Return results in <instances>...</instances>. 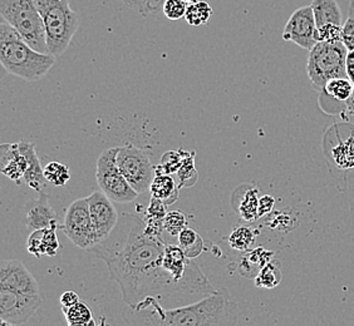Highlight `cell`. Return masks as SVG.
<instances>
[{"label": "cell", "instance_id": "1", "mask_svg": "<svg viewBox=\"0 0 354 326\" xmlns=\"http://www.w3.org/2000/svg\"><path fill=\"white\" fill-rule=\"evenodd\" d=\"M166 245L162 238L147 232L143 218L122 213L109 236L87 251L106 262L126 305H137L150 296L184 292L165 270Z\"/></svg>", "mask_w": 354, "mask_h": 326}, {"label": "cell", "instance_id": "2", "mask_svg": "<svg viewBox=\"0 0 354 326\" xmlns=\"http://www.w3.org/2000/svg\"><path fill=\"white\" fill-rule=\"evenodd\" d=\"M239 316L240 309L224 287L185 307L164 309L150 296L122 310L123 320L130 325L232 326L238 324Z\"/></svg>", "mask_w": 354, "mask_h": 326}, {"label": "cell", "instance_id": "3", "mask_svg": "<svg viewBox=\"0 0 354 326\" xmlns=\"http://www.w3.org/2000/svg\"><path fill=\"white\" fill-rule=\"evenodd\" d=\"M0 61L9 75L28 82L39 81L53 68L55 55L30 47L8 21L0 23Z\"/></svg>", "mask_w": 354, "mask_h": 326}, {"label": "cell", "instance_id": "4", "mask_svg": "<svg viewBox=\"0 0 354 326\" xmlns=\"http://www.w3.org/2000/svg\"><path fill=\"white\" fill-rule=\"evenodd\" d=\"M46 27L49 55H63L80 28V15L69 7V0H35Z\"/></svg>", "mask_w": 354, "mask_h": 326}, {"label": "cell", "instance_id": "5", "mask_svg": "<svg viewBox=\"0 0 354 326\" xmlns=\"http://www.w3.org/2000/svg\"><path fill=\"white\" fill-rule=\"evenodd\" d=\"M0 14L30 47L49 55L44 21L35 0H0Z\"/></svg>", "mask_w": 354, "mask_h": 326}, {"label": "cell", "instance_id": "6", "mask_svg": "<svg viewBox=\"0 0 354 326\" xmlns=\"http://www.w3.org/2000/svg\"><path fill=\"white\" fill-rule=\"evenodd\" d=\"M348 49L338 41H318L308 57L307 73L314 88L323 90L334 78H348L346 59Z\"/></svg>", "mask_w": 354, "mask_h": 326}, {"label": "cell", "instance_id": "7", "mask_svg": "<svg viewBox=\"0 0 354 326\" xmlns=\"http://www.w3.org/2000/svg\"><path fill=\"white\" fill-rule=\"evenodd\" d=\"M118 150L120 147H109L98 157L95 180L100 189L112 201L118 204H130L140 196V193L131 186L117 166Z\"/></svg>", "mask_w": 354, "mask_h": 326}, {"label": "cell", "instance_id": "8", "mask_svg": "<svg viewBox=\"0 0 354 326\" xmlns=\"http://www.w3.org/2000/svg\"><path fill=\"white\" fill-rule=\"evenodd\" d=\"M116 162L123 176L140 195L150 191L156 170L151 162L150 153L146 147H136L133 144L121 146L117 153Z\"/></svg>", "mask_w": 354, "mask_h": 326}, {"label": "cell", "instance_id": "9", "mask_svg": "<svg viewBox=\"0 0 354 326\" xmlns=\"http://www.w3.org/2000/svg\"><path fill=\"white\" fill-rule=\"evenodd\" d=\"M62 230L80 249L88 250L89 247H92L97 242L95 229L89 213L88 196L78 198L69 204L64 213Z\"/></svg>", "mask_w": 354, "mask_h": 326}, {"label": "cell", "instance_id": "10", "mask_svg": "<svg viewBox=\"0 0 354 326\" xmlns=\"http://www.w3.org/2000/svg\"><path fill=\"white\" fill-rule=\"evenodd\" d=\"M41 295H32L0 287L1 325H21L30 319L41 306Z\"/></svg>", "mask_w": 354, "mask_h": 326}, {"label": "cell", "instance_id": "11", "mask_svg": "<svg viewBox=\"0 0 354 326\" xmlns=\"http://www.w3.org/2000/svg\"><path fill=\"white\" fill-rule=\"evenodd\" d=\"M283 39L293 41L298 47L307 50L313 49L318 39L312 7L299 8L290 15L283 30Z\"/></svg>", "mask_w": 354, "mask_h": 326}, {"label": "cell", "instance_id": "12", "mask_svg": "<svg viewBox=\"0 0 354 326\" xmlns=\"http://www.w3.org/2000/svg\"><path fill=\"white\" fill-rule=\"evenodd\" d=\"M88 204L89 213L95 229V241L100 242L103 238H107L116 227L120 215L112 204V200L102 190L92 192L88 196Z\"/></svg>", "mask_w": 354, "mask_h": 326}, {"label": "cell", "instance_id": "13", "mask_svg": "<svg viewBox=\"0 0 354 326\" xmlns=\"http://www.w3.org/2000/svg\"><path fill=\"white\" fill-rule=\"evenodd\" d=\"M0 287L14 291L41 295L39 284L21 260L9 258L0 264Z\"/></svg>", "mask_w": 354, "mask_h": 326}, {"label": "cell", "instance_id": "14", "mask_svg": "<svg viewBox=\"0 0 354 326\" xmlns=\"http://www.w3.org/2000/svg\"><path fill=\"white\" fill-rule=\"evenodd\" d=\"M24 220L28 229L35 231L46 229L58 221L57 213L49 204V200L44 192H39V198L28 201L24 206Z\"/></svg>", "mask_w": 354, "mask_h": 326}, {"label": "cell", "instance_id": "15", "mask_svg": "<svg viewBox=\"0 0 354 326\" xmlns=\"http://www.w3.org/2000/svg\"><path fill=\"white\" fill-rule=\"evenodd\" d=\"M28 169L27 157L19 150V143H3L0 146V171L19 184Z\"/></svg>", "mask_w": 354, "mask_h": 326}, {"label": "cell", "instance_id": "16", "mask_svg": "<svg viewBox=\"0 0 354 326\" xmlns=\"http://www.w3.org/2000/svg\"><path fill=\"white\" fill-rule=\"evenodd\" d=\"M19 150L24 156L27 157L28 169L24 173L23 180L26 181L28 187L37 192H41L44 186V169H41V160L37 155L35 144L29 142H19Z\"/></svg>", "mask_w": 354, "mask_h": 326}, {"label": "cell", "instance_id": "17", "mask_svg": "<svg viewBox=\"0 0 354 326\" xmlns=\"http://www.w3.org/2000/svg\"><path fill=\"white\" fill-rule=\"evenodd\" d=\"M274 258V252L264 247H257L246 252L238 266V271L246 279H255L264 266Z\"/></svg>", "mask_w": 354, "mask_h": 326}, {"label": "cell", "instance_id": "18", "mask_svg": "<svg viewBox=\"0 0 354 326\" xmlns=\"http://www.w3.org/2000/svg\"><path fill=\"white\" fill-rule=\"evenodd\" d=\"M310 7L313 9L317 28L324 24L343 26V14L337 0H313Z\"/></svg>", "mask_w": 354, "mask_h": 326}, {"label": "cell", "instance_id": "19", "mask_svg": "<svg viewBox=\"0 0 354 326\" xmlns=\"http://www.w3.org/2000/svg\"><path fill=\"white\" fill-rule=\"evenodd\" d=\"M180 190L171 175H156L150 186L151 196L162 201L166 206L176 202Z\"/></svg>", "mask_w": 354, "mask_h": 326}, {"label": "cell", "instance_id": "20", "mask_svg": "<svg viewBox=\"0 0 354 326\" xmlns=\"http://www.w3.org/2000/svg\"><path fill=\"white\" fill-rule=\"evenodd\" d=\"M259 190L255 187H248L238 202H232L239 216L246 222H254L259 218Z\"/></svg>", "mask_w": 354, "mask_h": 326}, {"label": "cell", "instance_id": "21", "mask_svg": "<svg viewBox=\"0 0 354 326\" xmlns=\"http://www.w3.org/2000/svg\"><path fill=\"white\" fill-rule=\"evenodd\" d=\"M177 238L178 245L181 246L187 258H196L204 252V238L194 229L185 227Z\"/></svg>", "mask_w": 354, "mask_h": 326}, {"label": "cell", "instance_id": "22", "mask_svg": "<svg viewBox=\"0 0 354 326\" xmlns=\"http://www.w3.org/2000/svg\"><path fill=\"white\" fill-rule=\"evenodd\" d=\"M354 84L348 78H334L326 84L322 95L335 102L346 103L353 92Z\"/></svg>", "mask_w": 354, "mask_h": 326}, {"label": "cell", "instance_id": "23", "mask_svg": "<svg viewBox=\"0 0 354 326\" xmlns=\"http://www.w3.org/2000/svg\"><path fill=\"white\" fill-rule=\"evenodd\" d=\"M62 313L64 314V318L69 326H89L95 324L91 307L83 301L77 303L68 309H63Z\"/></svg>", "mask_w": 354, "mask_h": 326}, {"label": "cell", "instance_id": "24", "mask_svg": "<svg viewBox=\"0 0 354 326\" xmlns=\"http://www.w3.org/2000/svg\"><path fill=\"white\" fill-rule=\"evenodd\" d=\"M283 280V274H281V267H280L279 261L272 258L270 262H268L257 278L254 279L257 287H264V289H274L279 285Z\"/></svg>", "mask_w": 354, "mask_h": 326}, {"label": "cell", "instance_id": "25", "mask_svg": "<svg viewBox=\"0 0 354 326\" xmlns=\"http://www.w3.org/2000/svg\"><path fill=\"white\" fill-rule=\"evenodd\" d=\"M180 152L183 155V164H181V169L177 172L180 178L178 186L180 189L192 187L198 180V170L195 167V152H186L184 150Z\"/></svg>", "mask_w": 354, "mask_h": 326}, {"label": "cell", "instance_id": "26", "mask_svg": "<svg viewBox=\"0 0 354 326\" xmlns=\"http://www.w3.org/2000/svg\"><path fill=\"white\" fill-rule=\"evenodd\" d=\"M332 158L337 167L352 169L354 167V137H349L344 142H339L332 147Z\"/></svg>", "mask_w": 354, "mask_h": 326}, {"label": "cell", "instance_id": "27", "mask_svg": "<svg viewBox=\"0 0 354 326\" xmlns=\"http://www.w3.org/2000/svg\"><path fill=\"white\" fill-rule=\"evenodd\" d=\"M214 14L212 6L206 1H196L194 4H189L185 19L189 26L192 27H201L205 26Z\"/></svg>", "mask_w": 354, "mask_h": 326}, {"label": "cell", "instance_id": "28", "mask_svg": "<svg viewBox=\"0 0 354 326\" xmlns=\"http://www.w3.org/2000/svg\"><path fill=\"white\" fill-rule=\"evenodd\" d=\"M257 233L249 226H239L229 236V244L236 251L245 252L255 244Z\"/></svg>", "mask_w": 354, "mask_h": 326}, {"label": "cell", "instance_id": "29", "mask_svg": "<svg viewBox=\"0 0 354 326\" xmlns=\"http://www.w3.org/2000/svg\"><path fill=\"white\" fill-rule=\"evenodd\" d=\"M44 177L49 184L57 187H64L71 180V171L67 164L59 162H49L44 167Z\"/></svg>", "mask_w": 354, "mask_h": 326}, {"label": "cell", "instance_id": "30", "mask_svg": "<svg viewBox=\"0 0 354 326\" xmlns=\"http://www.w3.org/2000/svg\"><path fill=\"white\" fill-rule=\"evenodd\" d=\"M183 164V155L180 151H167L161 156L158 166H155L156 175H174L177 173Z\"/></svg>", "mask_w": 354, "mask_h": 326}, {"label": "cell", "instance_id": "31", "mask_svg": "<svg viewBox=\"0 0 354 326\" xmlns=\"http://www.w3.org/2000/svg\"><path fill=\"white\" fill-rule=\"evenodd\" d=\"M58 221H55L53 224H50L49 227L43 229V251H44V256H49L53 258L57 255V252L61 247L59 240L57 236V230H58Z\"/></svg>", "mask_w": 354, "mask_h": 326}, {"label": "cell", "instance_id": "32", "mask_svg": "<svg viewBox=\"0 0 354 326\" xmlns=\"http://www.w3.org/2000/svg\"><path fill=\"white\" fill-rule=\"evenodd\" d=\"M165 231L169 232L171 236H178L180 232L187 227V220L183 212L171 211L167 212L164 220Z\"/></svg>", "mask_w": 354, "mask_h": 326}, {"label": "cell", "instance_id": "33", "mask_svg": "<svg viewBox=\"0 0 354 326\" xmlns=\"http://www.w3.org/2000/svg\"><path fill=\"white\" fill-rule=\"evenodd\" d=\"M127 7L132 8L141 15H150L156 13L162 7L165 0H122Z\"/></svg>", "mask_w": 354, "mask_h": 326}, {"label": "cell", "instance_id": "34", "mask_svg": "<svg viewBox=\"0 0 354 326\" xmlns=\"http://www.w3.org/2000/svg\"><path fill=\"white\" fill-rule=\"evenodd\" d=\"M189 4L185 0H165L162 4V12L165 17L170 21H178L185 18Z\"/></svg>", "mask_w": 354, "mask_h": 326}, {"label": "cell", "instance_id": "35", "mask_svg": "<svg viewBox=\"0 0 354 326\" xmlns=\"http://www.w3.org/2000/svg\"><path fill=\"white\" fill-rule=\"evenodd\" d=\"M317 39L318 41H342V26L324 24L317 28Z\"/></svg>", "mask_w": 354, "mask_h": 326}, {"label": "cell", "instance_id": "36", "mask_svg": "<svg viewBox=\"0 0 354 326\" xmlns=\"http://www.w3.org/2000/svg\"><path fill=\"white\" fill-rule=\"evenodd\" d=\"M27 250L35 258H41L44 256L43 251V229L35 230L29 235L27 240Z\"/></svg>", "mask_w": 354, "mask_h": 326}, {"label": "cell", "instance_id": "37", "mask_svg": "<svg viewBox=\"0 0 354 326\" xmlns=\"http://www.w3.org/2000/svg\"><path fill=\"white\" fill-rule=\"evenodd\" d=\"M166 204L157 200L155 198H151L150 204L146 211V218L147 220H165V216L167 215L166 211Z\"/></svg>", "mask_w": 354, "mask_h": 326}, {"label": "cell", "instance_id": "38", "mask_svg": "<svg viewBox=\"0 0 354 326\" xmlns=\"http://www.w3.org/2000/svg\"><path fill=\"white\" fill-rule=\"evenodd\" d=\"M342 43L346 46L348 52L354 50V17L351 15L342 26Z\"/></svg>", "mask_w": 354, "mask_h": 326}, {"label": "cell", "instance_id": "39", "mask_svg": "<svg viewBox=\"0 0 354 326\" xmlns=\"http://www.w3.org/2000/svg\"><path fill=\"white\" fill-rule=\"evenodd\" d=\"M275 204V198L270 195H264L259 198V218H264L272 212Z\"/></svg>", "mask_w": 354, "mask_h": 326}, {"label": "cell", "instance_id": "40", "mask_svg": "<svg viewBox=\"0 0 354 326\" xmlns=\"http://www.w3.org/2000/svg\"><path fill=\"white\" fill-rule=\"evenodd\" d=\"M80 296L75 291H66L62 294L61 299H59V304H61V309H68L71 306L75 305L77 303H80Z\"/></svg>", "mask_w": 354, "mask_h": 326}, {"label": "cell", "instance_id": "41", "mask_svg": "<svg viewBox=\"0 0 354 326\" xmlns=\"http://www.w3.org/2000/svg\"><path fill=\"white\" fill-rule=\"evenodd\" d=\"M346 72L349 81L354 84V50L348 52L347 59H346Z\"/></svg>", "mask_w": 354, "mask_h": 326}, {"label": "cell", "instance_id": "42", "mask_svg": "<svg viewBox=\"0 0 354 326\" xmlns=\"http://www.w3.org/2000/svg\"><path fill=\"white\" fill-rule=\"evenodd\" d=\"M344 115H346V116H348V115H354V88L353 92H352V95L349 97V99L346 102V112H344ZM344 115H343V117H344Z\"/></svg>", "mask_w": 354, "mask_h": 326}, {"label": "cell", "instance_id": "43", "mask_svg": "<svg viewBox=\"0 0 354 326\" xmlns=\"http://www.w3.org/2000/svg\"><path fill=\"white\" fill-rule=\"evenodd\" d=\"M349 15L354 17V0H351V6H349Z\"/></svg>", "mask_w": 354, "mask_h": 326}, {"label": "cell", "instance_id": "44", "mask_svg": "<svg viewBox=\"0 0 354 326\" xmlns=\"http://www.w3.org/2000/svg\"><path fill=\"white\" fill-rule=\"evenodd\" d=\"M187 4H194V3H196L198 0H185Z\"/></svg>", "mask_w": 354, "mask_h": 326}]
</instances>
